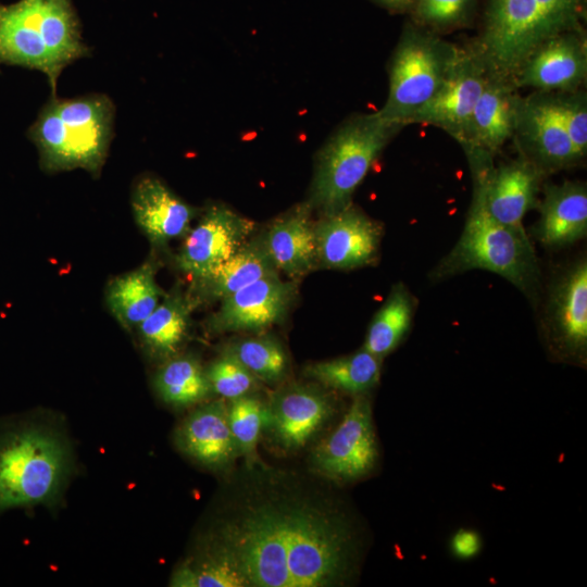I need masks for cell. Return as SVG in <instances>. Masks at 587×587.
Wrapping results in <instances>:
<instances>
[{
	"instance_id": "836d02e7",
	"label": "cell",
	"mask_w": 587,
	"mask_h": 587,
	"mask_svg": "<svg viewBox=\"0 0 587 587\" xmlns=\"http://www.w3.org/2000/svg\"><path fill=\"white\" fill-rule=\"evenodd\" d=\"M475 0H415L413 23L430 32H445L465 24Z\"/></svg>"
},
{
	"instance_id": "ba28073f",
	"label": "cell",
	"mask_w": 587,
	"mask_h": 587,
	"mask_svg": "<svg viewBox=\"0 0 587 587\" xmlns=\"http://www.w3.org/2000/svg\"><path fill=\"white\" fill-rule=\"evenodd\" d=\"M465 153L473 184L480 189L488 213L501 224L523 228L524 216L539 202L546 175L522 155L495 166L491 155L478 151Z\"/></svg>"
},
{
	"instance_id": "d4e9b609",
	"label": "cell",
	"mask_w": 587,
	"mask_h": 587,
	"mask_svg": "<svg viewBox=\"0 0 587 587\" xmlns=\"http://www.w3.org/2000/svg\"><path fill=\"white\" fill-rule=\"evenodd\" d=\"M189 295L175 290L164 295L158 307L136 327L145 348L157 358L176 355L190 327L195 307Z\"/></svg>"
},
{
	"instance_id": "7c38bea8",
	"label": "cell",
	"mask_w": 587,
	"mask_h": 587,
	"mask_svg": "<svg viewBox=\"0 0 587 587\" xmlns=\"http://www.w3.org/2000/svg\"><path fill=\"white\" fill-rule=\"evenodd\" d=\"M546 333L558 353L583 361L587 352V261L579 258L563 268L549 288Z\"/></svg>"
},
{
	"instance_id": "7a4b0ae2",
	"label": "cell",
	"mask_w": 587,
	"mask_h": 587,
	"mask_svg": "<svg viewBox=\"0 0 587 587\" xmlns=\"http://www.w3.org/2000/svg\"><path fill=\"white\" fill-rule=\"evenodd\" d=\"M471 270L498 274L529 299L538 294L540 271L528 235L524 227H510L495 220L476 184L460 238L435 265L429 278L438 282Z\"/></svg>"
},
{
	"instance_id": "1f68e13d",
	"label": "cell",
	"mask_w": 587,
	"mask_h": 587,
	"mask_svg": "<svg viewBox=\"0 0 587 587\" xmlns=\"http://www.w3.org/2000/svg\"><path fill=\"white\" fill-rule=\"evenodd\" d=\"M226 408L228 425L237 449L250 459L263 429L265 404L258 398L246 395L229 400Z\"/></svg>"
},
{
	"instance_id": "603a6c76",
	"label": "cell",
	"mask_w": 587,
	"mask_h": 587,
	"mask_svg": "<svg viewBox=\"0 0 587 587\" xmlns=\"http://www.w3.org/2000/svg\"><path fill=\"white\" fill-rule=\"evenodd\" d=\"M178 448L198 463L222 469L238 452L232 435L226 404L218 400L191 412L175 433Z\"/></svg>"
},
{
	"instance_id": "9a60e30c",
	"label": "cell",
	"mask_w": 587,
	"mask_h": 587,
	"mask_svg": "<svg viewBox=\"0 0 587 587\" xmlns=\"http://www.w3.org/2000/svg\"><path fill=\"white\" fill-rule=\"evenodd\" d=\"M587 76V45L583 29L553 36L534 49L511 76L514 85L544 92L580 89Z\"/></svg>"
},
{
	"instance_id": "4316f807",
	"label": "cell",
	"mask_w": 587,
	"mask_h": 587,
	"mask_svg": "<svg viewBox=\"0 0 587 587\" xmlns=\"http://www.w3.org/2000/svg\"><path fill=\"white\" fill-rule=\"evenodd\" d=\"M415 309L416 299L407 286L394 285L369 326L363 349L379 359L389 354L410 330Z\"/></svg>"
},
{
	"instance_id": "2e32d148",
	"label": "cell",
	"mask_w": 587,
	"mask_h": 587,
	"mask_svg": "<svg viewBox=\"0 0 587 587\" xmlns=\"http://www.w3.org/2000/svg\"><path fill=\"white\" fill-rule=\"evenodd\" d=\"M319 264L326 268L353 270L374 264L383 236L380 223L352 203L315 224Z\"/></svg>"
},
{
	"instance_id": "4fadbf2b",
	"label": "cell",
	"mask_w": 587,
	"mask_h": 587,
	"mask_svg": "<svg viewBox=\"0 0 587 587\" xmlns=\"http://www.w3.org/2000/svg\"><path fill=\"white\" fill-rule=\"evenodd\" d=\"M298 294L295 280L264 276L221 300L208 320L213 333L260 332L283 321Z\"/></svg>"
},
{
	"instance_id": "e575fe53",
	"label": "cell",
	"mask_w": 587,
	"mask_h": 587,
	"mask_svg": "<svg viewBox=\"0 0 587 587\" xmlns=\"http://www.w3.org/2000/svg\"><path fill=\"white\" fill-rule=\"evenodd\" d=\"M182 587H245L242 578L232 569L200 554L183 564L172 578Z\"/></svg>"
},
{
	"instance_id": "3957f363",
	"label": "cell",
	"mask_w": 587,
	"mask_h": 587,
	"mask_svg": "<svg viewBox=\"0 0 587 587\" xmlns=\"http://www.w3.org/2000/svg\"><path fill=\"white\" fill-rule=\"evenodd\" d=\"M586 0H487L472 45L488 71L511 77L540 43L582 29Z\"/></svg>"
},
{
	"instance_id": "52a82bcc",
	"label": "cell",
	"mask_w": 587,
	"mask_h": 587,
	"mask_svg": "<svg viewBox=\"0 0 587 587\" xmlns=\"http://www.w3.org/2000/svg\"><path fill=\"white\" fill-rule=\"evenodd\" d=\"M459 51L436 33L407 23L389 62L386 102L376 113L403 127L412 124L445 84Z\"/></svg>"
},
{
	"instance_id": "484cf974",
	"label": "cell",
	"mask_w": 587,
	"mask_h": 587,
	"mask_svg": "<svg viewBox=\"0 0 587 587\" xmlns=\"http://www.w3.org/2000/svg\"><path fill=\"white\" fill-rule=\"evenodd\" d=\"M155 267L152 261L145 262L108 285V307L125 328L137 327L164 297L155 280Z\"/></svg>"
},
{
	"instance_id": "9c48e42d",
	"label": "cell",
	"mask_w": 587,
	"mask_h": 587,
	"mask_svg": "<svg viewBox=\"0 0 587 587\" xmlns=\"http://www.w3.org/2000/svg\"><path fill=\"white\" fill-rule=\"evenodd\" d=\"M512 138L520 155L546 176L573 167L584 159L563 126L553 92L534 91L520 98Z\"/></svg>"
},
{
	"instance_id": "d6a6232c",
	"label": "cell",
	"mask_w": 587,
	"mask_h": 587,
	"mask_svg": "<svg viewBox=\"0 0 587 587\" xmlns=\"http://www.w3.org/2000/svg\"><path fill=\"white\" fill-rule=\"evenodd\" d=\"M212 392L233 400L253 389L258 378L227 349L205 369Z\"/></svg>"
},
{
	"instance_id": "ac0fdd59",
	"label": "cell",
	"mask_w": 587,
	"mask_h": 587,
	"mask_svg": "<svg viewBox=\"0 0 587 587\" xmlns=\"http://www.w3.org/2000/svg\"><path fill=\"white\" fill-rule=\"evenodd\" d=\"M509 76L487 71L485 85L473 110L465 137V152L495 155L513 137L521 96Z\"/></svg>"
},
{
	"instance_id": "44dd1931",
	"label": "cell",
	"mask_w": 587,
	"mask_h": 587,
	"mask_svg": "<svg viewBox=\"0 0 587 587\" xmlns=\"http://www.w3.org/2000/svg\"><path fill=\"white\" fill-rule=\"evenodd\" d=\"M0 62L41 71L54 93L62 71L43 40L35 0H21L10 7H0Z\"/></svg>"
},
{
	"instance_id": "8fae6325",
	"label": "cell",
	"mask_w": 587,
	"mask_h": 587,
	"mask_svg": "<svg viewBox=\"0 0 587 587\" xmlns=\"http://www.w3.org/2000/svg\"><path fill=\"white\" fill-rule=\"evenodd\" d=\"M313 464L324 475L353 480L369 474L377 460L370 401L355 396L337 428L313 452Z\"/></svg>"
},
{
	"instance_id": "d590c367",
	"label": "cell",
	"mask_w": 587,
	"mask_h": 587,
	"mask_svg": "<svg viewBox=\"0 0 587 587\" xmlns=\"http://www.w3.org/2000/svg\"><path fill=\"white\" fill-rule=\"evenodd\" d=\"M555 108L563 126L577 152L587 153V97L582 89L553 92Z\"/></svg>"
},
{
	"instance_id": "f546056e",
	"label": "cell",
	"mask_w": 587,
	"mask_h": 587,
	"mask_svg": "<svg viewBox=\"0 0 587 587\" xmlns=\"http://www.w3.org/2000/svg\"><path fill=\"white\" fill-rule=\"evenodd\" d=\"M154 387L166 403L193 405L212 394L205 369L192 355H173L158 370Z\"/></svg>"
},
{
	"instance_id": "5b68a950",
	"label": "cell",
	"mask_w": 587,
	"mask_h": 587,
	"mask_svg": "<svg viewBox=\"0 0 587 587\" xmlns=\"http://www.w3.org/2000/svg\"><path fill=\"white\" fill-rule=\"evenodd\" d=\"M402 127L376 112L345 121L317 154L308 199L312 209L328 215L350 205L355 189Z\"/></svg>"
},
{
	"instance_id": "277c9868",
	"label": "cell",
	"mask_w": 587,
	"mask_h": 587,
	"mask_svg": "<svg viewBox=\"0 0 587 587\" xmlns=\"http://www.w3.org/2000/svg\"><path fill=\"white\" fill-rule=\"evenodd\" d=\"M114 112L105 95L51 98L29 128L42 167L49 172L84 168L98 173L112 139Z\"/></svg>"
},
{
	"instance_id": "5bb4252c",
	"label": "cell",
	"mask_w": 587,
	"mask_h": 587,
	"mask_svg": "<svg viewBox=\"0 0 587 587\" xmlns=\"http://www.w3.org/2000/svg\"><path fill=\"white\" fill-rule=\"evenodd\" d=\"M487 66L473 47H460L458 58L438 93L412 124L441 128L459 143L465 133L487 76Z\"/></svg>"
},
{
	"instance_id": "e0dca14e",
	"label": "cell",
	"mask_w": 587,
	"mask_h": 587,
	"mask_svg": "<svg viewBox=\"0 0 587 587\" xmlns=\"http://www.w3.org/2000/svg\"><path fill=\"white\" fill-rule=\"evenodd\" d=\"M327 394L311 385H290L276 391L265 404L263 429L279 447H303L333 414Z\"/></svg>"
},
{
	"instance_id": "83f0119b",
	"label": "cell",
	"mask_w": 587,
	"mask_h": 587,
	"mask_svg": "<svg viewBox=\"0 0 587 587\" xmlns=\"http://www.w3.org/2000/svg\"><path fill=\"white\" fill-rule=\"evenodd\" d=\"M35 3L43 40L61 71L88 54L68 0H35Z\"/></svg>"
},
{
	"instance_id": "6da1fadb",
	"label": "cell",
	"mask_w": 587,
	"mask_h": 587,
	"mask_svg": "<svg viewBox=\"0 0 587 587\" xmlns=\"http://www.w3.org/2000/svg\"><path fill=\"white\" fill-rule=\"evenodd\" d=\"M249 504L215 527L200 554L245 586L322 587L345 577L353 547L341 517L303 501Z\"/></svg>"
},
{
	"instance_id": "ffe728a7",
	"label": "cell",
	"mask_w": 587,
	"mask_h": 587,
	"mask_svg": "<svg viewBox=\"0 0 587 587\" xmlns=\"http://www.w3.org/2000/svg\"><path fill=\"white\" fill-rule=\"evenodd\" d=\"M132 209L137 225L157 246L184 237L197 214L193 207L154 176H143L136 182Z\"/></svg>"
},
{
	"instance_id": "cb8c5ba5",
	"label": "cell",
	"mask_w": 587,
	"mask_h": 587,
	"mask_svg": "<svg viewBox=\"0 0 587 587\" xmlns=\"http://www.w3.org/2000/svg\"><path fill=\"white\" fill-rule=\"evenodd\" d=\"M278 273L271 261L261 236L247 240L218 270L208 278L193 283L189 295L197 304L209 300H223L247 285Z\"/></svg>"
},
{
	"instance_id": "7402d4cb",
	"label": "cell",
	"mask_w": 587,
	"mask_h": 587,
	"mask_svg": "<svg viewBox=\"0 0 587 587\" xmlns=\"http://www.w3.org/2000/svg\"><path fill=\"white\" fill-rule=\"evenodd\" d=\"M312 211L308 201L300 203L272 222L261 236L276 270L290 278L301 277L319 264Z\"/></svg>"
},
{
	"instance_id": "d6986e66",
	"label": "cell",
	"mask_w": 587,
	"mask_h": 587,
	"mask_svg": "<svg viewBox=\"0 0 587 587\" xmlns=\"http://www.w3.org/2000/svg\"><path fill=\"white\" fill-rule=\"evenodd\" d=\"M533 235L546 248L559 249L587 235V188L582 182L546 184Z\"/></svg>"
},
{
	"instance_id": "8992f818",
	"label": "cell",
	"mask_w": 587,
	"mask_h": 587,
	"mask_svg": "<svg viewBox=\"0 0 587 587\" xmlns=\"http://www.w3.org/2000/svg\"><path fill=\"white\" fill-rule=\"evenodd\" d=\"M70 452L55 432L26 425L0 436V511L48 503L70 473Z\"/></svg>"
},
{
	"instance_id": "4dcf8cb0",
	"label": "cell",
	"mask_w": 587,
	"mask_h": 587,
	"mask_svg": "<svg viewBox=\"0 0 587 587\" xmlns=\"http://www.w3.org/2000/svg\"><path fill=\"white\" fill-rule=\"evenodd\" d=\"M258 379L282 380L288 370V358L277 339L270 336L241 339L227 348Z\"/></svg>"
},
{
	"instance_id": "8d00e7d4",
	"label": "cell",
	"mask_w": 587,
	"mask_h": 587,
	"mask_svg": "<svg viewBox=\"0 0 587 587\" xmlns=\"http://www.w3.org/2000/svg\"><path fill=\"white\" fill-rule=\"evenodd\" d=\"M453 553L462 559L476 555L480 549V539L476 532L460 529L454 534L451 541Z\"/></svg>"
},
{
	"instance_id": "30bf717a",
	"label": "cell",
	"mask_w": 587,
	"mask_h": 587,
	"mask_svg": "<svg viewBox=\"0 0 587 587\" xmlns=\"http://www.w3.org/2000/svg\"><path fill=\"white\" fill-rule=\"evenodd\" d=\"M254 223L225 204L210 205L188 230L175 257L192 283L201 282L226 262L249 238Z\"/></svg>"
},
{
	"instance_id": "f1b7e54d",
	"label": "cell",
	"mask_w": 587,
	"mask_h": 587,
	"mask_svg": "<svg viewBox=\"0 0 587 587\" xmlns=\"http://www.w3.org/2000/svg\"><path fill=\"white\" fill-rule=\"evenodd\" d=\"M380 362L382 359L362 348L346 357L309 364L304 374L326 387L358 396L378 383Z\"/></svg>"
},
{
	"instance_id": "74e56055",
	"label": "cell",
	"mask_w": 587,
	"mask_h": 587,
	"mask_svg": "<svg viewBox=\"0 0 587 587\" xmlns=\"http://www.w3.org/2000/svg\"><path fill=\"white\" fill-rule=\"evenodd\" d=\"M391 12L402 13L411 11L415 0H372Z\"/></svg>"
}]
</instances>
